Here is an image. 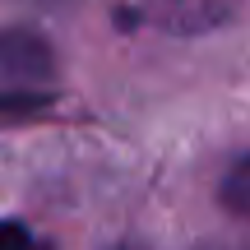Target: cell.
Here are the masks:
<instances>
[{"label": "cell", "instance_id": "5b68a950", "mask_svg": "<svg viewBox=\"0 0 250 250\" xmlns=\"http://www.w3.org/2000/svg\"><path fill=\"white\" fill-rule=\"evenodd\" d=\"M116 250H139V246H116Z\"/></svg>", "mask_w": 250, "mask_h": 250}, {"label": "cell", "instance_id": "277c9868", "mask_svg": "<svg viewBox=\"0 0 250 250\" xmlns=\"http://www.w3.org/2000/svg\"><path fill=\"white\" fill-rule=\"evenodd\" d=\"M33 232L23 223H0V250H33Z\"/></svg>", "mask_w": 250, "mask_h": 250}, {"label": "cell", "instance_id": "3957f363", "mask_svg": "<svg viewBox=\"0 0 250 250\" xmlns=\"http://www.w3.org/2000/svg\"><path fill=\"white\" fill-rule=\"evenodd\" d=\"M223 199H227V208H236L241 218H250V158H241L232 171H227Z\"/></svg>", "mask_w": 250, "mask_h": 250}, {"label": "cell", "instance_id": "7a4b0ae2", "mask_svg": "<svg viewBox=\"0 0 250 250\" xmlns=\"http://www.w3.org/2000/svg\"><path fill=\"white\" fill-rule=\"evenodd\" d=\"M227 5L232 0H158V14L171 28H204V23H218L223 19Z\"/></svg>", "mask_w": 250, "mask_h": 250}, {"label": "cell", "instance_id": "6da1fadb", "mask_svg": "<svg viewBox=\"0 0 250 250\" xmlns=\"http://www.w3.org/2000/svg\"><path fill=\"white\" fill-rule=\"evenodd\" d=\"M56 98V56L37 33H0V111H37Z\"/></svg>", "mask_w": 250, "mask_h": 250}]
</instances>
